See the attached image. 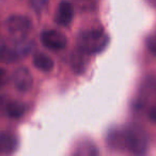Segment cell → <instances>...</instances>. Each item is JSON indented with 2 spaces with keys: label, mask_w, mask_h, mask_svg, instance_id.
Listing matches in <instances>:
<instances>
[{
  "label": "cell",
  "mask_w": 156,
  "mask_h": 156,
  "mask_svg": "<svg viewBox=\"0 0 156 156\" xmlns=\"http://www.w3.org/2000/svg\"><path fill=\"white\" fill-rule=\"evenodd\" d=\"M77 43L78 48L87 54H95L102 51L106 47L108 37L102 29H90L79 34Z\"/></svg>",
  "instance_id": "1"
},
{
  "label": "cell",
  "mask_w": 156,
  "mask_h": 156,
  "mask_svg": "<svg viewBox=\"0 0 156 156\" xmlns=\"http://www.w3.org/2000/svg\"><path fill=\"white\" fill-rule=\"evenodd\" d=\"M5 28L16 40H22L30 32L32 28L31 20L23 15H13L5 22Z\"/></svg>",
  "instance_id": "2"
},
{
  "label": "cell",
  "mask_w": 156,
  "mask_h": 156,
  "mask_svg": "<svg viewBox=\"0 0 156 156\" xmlns=\"http://www.w3.org/2000/svg\"><path fill=\"white\" fill-rule=\"evenodd\" d=\"M126 149L134 153H143L147 150V135L138 127H130L125 129Z\"/></svg>",
  "instance_id": "3"
},
{
  "label": "cell",
  "mask_w": 156,
  "mask_h": 156,
  "mask_svg": "<svg viewBox=\"0 0 156 156\" xmlns=\"http://www.w3.org/2000/svg\"><path fill=\"white\" fill-rule=\"evenodd\" d=\"M41 41L44 46L52 50H60L66 47L67 39L58 30H46L41 34Z\"/></svg>",
  "instance_id": "4"
},
{
  "label": "cell",
  "mask_w": 156,
  "mask_h": 156,
  "mask_svg": "<svg viewBox=\"0 0 156 156\" xmlns=\"http://www.w3.org/2000/svg\"><path fill=\"white\" fill-rule=\"evenodd\" d=\"M12 80H13L15 89L20 92H23V93L30 91V89L33 86L32 75H31L30 71L24 66L15 69Z\"/></svg>",
  "instance_id": "5"
},
{
  "label": "cell",
  "mask_w": 156,
  "mask_h": 156,
  "mask_svg": "<svg viewBox=\"0 0 156 156\" xmlns=\"http://www.w3.org/2000/svg\"><path fill=\"white\" fill-rule=\"evenodd\" d=\"M74 16V8L69 1L63 0L59 3L58 9H57L56 15H55V20L59 26L67 27L73 20Z\"/></svg>",
  "instance_id": "6"
},
{
  "label": "cell",
  "mask_w": 156,
  "mask_h": 156,
  "mask_svg": "<svg viewBox=\"0 0 156 156\" xmlns=\"http://www.w3.org/2000/svg\"><path fill=\"white\" fill-rule=\"evenodd\" d=\"M88 61H89V59L87 57V52L81 50L80 48H78V49L74 50L73 54H72L71 66L75 73L80 74L86 69Z\"/></svg>",
  "instance_id": "7"
},
{
  "label": "cell",
  "mask_w": 156,
  "mask_h": 156,
  "mask_svg": "<svg viewBox=\"0 0 156 156\" xmlns=\"http://www.w3.org/2000/svg\"><path fill=\"white\" fill-rule=\"evenodd\" d=\"M107 142L111 149H126V140H125V130L115 129L109 133L107 137Z\"/></svg>",
  "instance_id": "8"
},
{
  "label": "cell",
  "mask_w": 156,
  "mask_h": 156,
  "mask_svg": "<svg viewBox=\"0 0 156 156\" xmlns=\"http://www.w3.org/2000/svg\"><path fill=\"white\" fill-rule=\"evenodd\" d=\"M17 149V140L11 134L1 133L0 134V154L13 153Z\"/></svg>",
  "instance_id": "9"
},
{
  "label": "cell",
  "mask_w": 156,
  "mask_h": 156,
  "mask_svg": "<svg viewBox=\"0 0 156 156\" xmlns=\"http://www.w3.org/2000/svg\"><path fill=\"white\" fill-rule=\"evenodd\" d=\"M33 65L42 72H50L55 67V61L48 55L39 52L33 57Z\"/></svg>",
  "instance_id": "10"
},
{
  "label": "cell",
  "mask_w": 156,
  "mask_h": 156,
  "mask_svg": "<svg viewBox=\"0 0 156 156\" xmlns=\"http://www.w3.org/2000/svg\"><path fill=\"white\" fill-rule=\"evenodd\" d=\"M26 105L22 102H18V101H12L5 107V111H7V115H9L12 119H20L26 112Z\"/></svg>",
  "instance_id": "11"
},
{
  "label": "cell",
  "mask_w": 156,
  "mask_h": 156,
  "mask_svg": "<svg viewBox=\"0 0 156 156\" xmlns=\"http://www.w3.org/2000/svg\"><path fill=\"white\" fill-rule=\"evenodd\" d=\"M30 2L35 11H42L47 7L49 0H30Z\"/></svg>",
  "instance_id": "12"
},
{
  "label": "cell",
  "mask_w": 156,
  "mask_h": 156,
  "mask_svg": "<svg viewBox=\"0 0 156 156\" xmlns=\"http://www.w3.org/2000/svg\"><path fill=\"white\" fill-rule=\"evenodd\" d=\"M147 47L150 52L156 56V35H150L147 39Z\"/></svg>",
  "instance_id": "13"
},
{
  "label": "cell",
  "mask_w": 156,
  "mask_h": 156,
  "mask_svg": "<svg viewBox=\"0 0 156 156\" xmlns=\"http://www.w3.org/2000/svg\"><path fill=\"white\" fill-rule=\"evenodd\" d=\"M8 83H9V74L5 69L0 67V88L5 87Z\"/></svg>",
  "instance_id": "14"
},
{
  "label": "cell",
  "mask_w": 156,
  "mask_h": 156,
  "mask_svg": "<svg viewBox=\"0 0 156 156\" xmlns=\"http://www.w3.org/2000/svg\"><path fill=\"white\" fill-rule=\"evenodd\" d=\"M149 118L153 122H156V105H154L149 111Z\"/></svg>",
  "instance_id": "15"
},
{
  "label": "cell",
  "mask_w": 156,
  "mask_h": 156,
  "mask_svg": "<svg viewBox=\"0 0 156 156\" xmlns=\"http://www.w3.org/2000/svg\"><path fill=\"white\" fill-rule=\"evenodd\" d=\"M1 105H3V98H1V95H0V106Z\"/></svg>",
  "instance_id": "16"
}]
</instances>
